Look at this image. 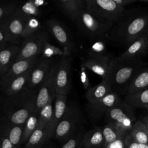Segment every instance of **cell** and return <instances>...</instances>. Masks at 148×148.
I'll return each mask as SVG.
<instances>
[{"label": "cell", "mask_w": 148, "mask_h": 148, "mask_svg": "<svg viewBox=\"0 0 148 148\" xmlns=\"http://www.w3.org/2000/svg\"><path fill=\"white\" fill-rule=\"evenodd\" d=\"M38 88L26 87L12 95L2 94L1 98V106L12 124H25L29 116L35 110Z\"/></svg>", "instance_id": "7a4b0ae2"}, {"label": "cell", "mask_w": 148, "mask_h": 148, "mask_svg": "<svg viewBox=\"0 0 148 148\" xmlns=\"http://www.w3.org/2000/svg\"><path fill=\"white\" fill-rule=\"evenodd\" d=\"M129 132L131 137L137 143L148 144V128L143 121H135Z\"/></svg>", "instance_id": "4316f807"}, {"label": "cell", "mask_w": 148, "mask_h": 148, "mask_svg": "<svg viewBox=\"0 0 148 148\" xmlns=\"http://www.w3.org/2000/svg\"><path fill=\"white\" fill-rule=\"evenodd\" d=\"M122 102L118 94L111 92L97 101L88 102L86 106V110L92 121H97L104 116L109 109Z\"/></svg>", "instance_id": "8fae6325"}, {"label": "cell", "mask_w": 148, "mask_h": 148, "mask_svg": "<svg viewBox=\"0 0 148 148\" xmlns=\"http://www.w3.org/2000/svg\"><path fill=\"white\" fill-rule=\"evenodd\" d=\"M148 53V33L132 42L120 57L128 60H142Z\"/></svg>", "instance_id": "2e32d148"}, {"label": "cell", "mask_w": 148, "mask_h": 148, "mask_svg": "<svg viewBox=\"0 0 148 148\" xmlns=\"http://www.w3.org/2000/svg\"><path fill=\"white\" fill-rule=\"evenodd\" d=\"M53 59L46 58L40 56L39 61L35 64L30 75L27 87L29 88H36L45 80L51 66Z\"/></svg>", "instance_id": "5bb4252c"}, {"label": "cell", "mask_w": 148, "mask_h": 148, "mask_svg": "<svg viewBox=\"0 0 148 148\" xmlns=\"http://www.w3.org/2000/svg\"><path fill=\"white\" fill-rule=\"evenodd\" d=\"M125 103L134 108H148V88L127 94L125 97Z\"/></svg>", "instance_id": "d4e9b609"}, {"label": "cell", "mask_w": 148, "mask_h": 148, "mask_svg": "<svg viewBox=\"0 0 148 148\" xmlns=\"http://www.w3.org/2000/svg\"><path fill=\"white\" fill-rule=\"evenodd\" d=\"M125 137L118 139L114 142L109 145L105 148H125Z\"/></svg>", "instance_id": "ab89813d"}, {"label": "cell", "mask_w": 148, "mask_h": 148, "mask_svg": "<svg viewBox=\"0 0 148 148\" xmlns=\"http://www.w3.org/2000/svg\"><path fill=\"white\" fill-rule=\"evenodd\" d=\"M102 131L105 140L104 148L114 141L124 138L126 134L116 125L109 123L103 127Z\"/></svg>", "instance_id": "83f0119b"}, {"label": "cell", "mask_w": 148, "mask_h": 148, "mask_svg": "<svg viewBox=\"0 0 148 148\" xmlns=\"http://www.w3.org/2000/svg\"><path fill=\"white\" fill-rule=\"evenodd\" d=\"M111 92L113 91L107 82L102 80L98 84L87 90L85 97L88 102H93L102 98Z\"/></svg>", "instance_id": "7402d4cb"}, {"label": "cell", "mask_w": 148, "mask_h": 148, "mask_svg": "<svg viewBox=\"0 0 148 148\" xmlns=\"http://www.w3.org/2000/svg\"><path fill=\"white\" fill-rule=\"evenodd\" d=\"M74 23L79 31L88 39L94 42L107 38L114 23L99 19L84 9Z\"/></svg>", "instance_id": "277c9868"}, {"label": "cell", "mask_w": 148, "mask_h": 148, "mask_svg": "<svg viewBox=\"0 0 148 148\" xmlns=\"http://www.w3.org/2000/svg\"><path fill=\"white\" fill-rule=\"evenodd\" d=\"M85 121L82 111L79 104L75 101H69L65 114L57 125L54 135L60 140L68 139L78 127Z\"/></svg>", "instance_id": "5b68a950"}, {"label": "cell", "mask_w": 148, "mask_h": 148, "mask_svg": "<svg viewBox=\"0 0 148 148\" xmlns=\"http://www.w3.org/2000/svg\"><path fill=\"white\" fill-rule=\"evenodd\" d=\"M67 96L61 94H56L54 102V112L52 120L46 128L48 139L54 134L56 128L63 117L67 106Z\"/></svg>", "instance_id": "e0dca14e"}, {"label": "cell", "mask_w": 148, "mask_h": 148, "mask_svg": "<svg viewBox=\"0 0 148 148\" xmlns=\"http://www.w3.org/2000/svg\"><path fill=\"white\" fill-rule=\"evenodd\" d=\"M84 134L82 132H77L72 135L61 148H78L80 143H83Z\"/></svg>", "instance_id": "8d00e7d4"}, {"label": "cell", "mask_w": 148, "mask_h": 148, "mask_svg": "<svg viewBox=\"0 0 148 148\" xmlns=\"http://www.w3.org/2000/svg\"><path fill=\"white\" fill-rule=\"evenodd\" d=\"M25 124L16 125L10 123L8 131L9 138L14 147H18L22 143Z\"/></svg>", "instance_id": "836d02e7"}, {"label": "cell", "mask_w": 148, "mask_h": 148, "mask_svg": "<svg viewBox=\"0 0 148 148\" xmlns=\"http://www.w3.org/2000/svg\"><path fill=\"white\" fill-rule=\"evenodd\" d=\"M112 57L110 56L100 57H87L82 60L86 68L99 75L102 80H106L109 71Z\"/></svg>", "instance_id": "9a60e30c"}, {"label": "cell", "mask_w": 148, "mask_h": 148, "mask_svg": "<svg viewBox=\"0 0 148 148\" xmlns=\"http://www.w3.org/2000/svg\"><path fill=\"white\" fill-rule=\"evenodd\" d=\"M54 99H50L39 111V127L46 129L50 124L53 116Z\"/></svg>", "instance_id": "f1b7e54d"}, {"label": "cell", "mask_w": 148, "mask_h": 148, "mask_svg": "<svg viewBox=\"0 0 148 148\" xmlns=\"http://www.w3.org/2000/svg\"><path fill=\"white\" fill-rule=\"evenodd\" d=\"M54 3L73 23L86 9L85 0H60Z\"/></svg>", "instance_id": "ac0fdd59"}, {"label": "cell", "mask_w": 148, "mask_h": 148, "mask_svg": "<svg viewBox=\"0 0 148 148\" xmlns=\"http://www.w3.org/2000/svg\"><path fill=\"white\" fill-rule=\"evenodd\" d=\"M71 52L67 49H60L49 42H47L43 49L41 57L46 58H51L54 56H60L61 57L64 56H71Z\"/></svg>", "instance_id": "1f68e13d"}, {"label": "cell", "mask_w": 148, "mask_h": 148, "mask_svg": "<svg viewBox=\"0 0 148 148\" xmlns=\"http://www.w3.org/2000/svg\"><path fill=\"white\" fill-rule=\"evenodd\" d=\"M83 143L86 148H101L104 147L105 140L102 130L96 128L84 134Z\"/></svg>", "instance_id": "cb8c5ba5"}, {"label": "cell", "mask_w": 148, "mask_h": 148, "mask_svg": "<svg viewBox=\"0 0 148 148\" xmlns=\"http://www.w3.org/2000/svg\"><path fill=\"white\" fill-rule=\"evenodd\" d=\"M20 45H9L0 51V78L14 64L19 53Z\"/></svg>", "instance_id": "ffe728a7"}, {"label": "cell", "mask_w": 148, "mask_h": 148, "mask_svg": "<svg viewBox=\"0 0 148 148\" xmlns=\"http://www.w3.org/2000/svg\"><path fill=\"white\" fill-rule=\"evenodd\" d=\"M56 68L57 64H53L45 80L38 88L35 109V110L36 112H39L40 110L46 105L50 99H55L56 95Z\"/></svg>", "instance_id": "30bf717a"}, {"label": "cell", "mask_w": 148, "mask_h": 148, "mask_svg": "<svg viewBox=\"0 0 148 148\" xmlns=\"http://www.w3.org/2000/svg\"><path fill=\"white\" fill-rule=\"evenodd\" d=\"M18 3L16 2H4L0 8V24H5L16 13Z\"/></svg>", "instance_id": "d6a6232c"}, {"label": "cell", "mask_w": 148, "mask_h": 148, "mask_svg": "<svg viewBox=\"0 0 148 148\" xmlns=\"http://www.w3.org/2000/svg\"><path fill=\"white\" fill-rule=\"evenodd\" d=\"M114 1L119 6L125 8L126 6L130 5L135 2H137L138 0H114Z\"/></svg>", "instance_id": "b9f144b4"}, {"label": "cell", "mask_w": 148, "mask_h": 148, "mask_svg": "<svg viewBox=\"0 0 148 148\" xmlns=\"http://www.w3.org/2000/svg\"><path fill=\"white\" fill-rule=\"evenodd\" d=\"M109 56L106 52V45L103 40L94 42L88 51V57H100Z\"/></svg>", "instance_id": "d590c367"}, {"label": "cell", "mask_w": 148, "mask_h": 148, "mask_svg": "<svg viewBox=\"0 0 148 148\" xmlns=\"http://www.w3.org/2000/svg\"><path fill=\"white\" fill-rule=\"evenodd\" d=\"M148 33V10L135 8L126 9L113 24L108 39L127 48L135 40Z\"/></svg>", "instance_id": "6da1fadb"}, {"label": "cell", "mask_w": 148, "mask_h": 148, "mask_svg": "<svg viewBox=\"0 0 148 148\" xmlns=\"http://www.w3.org/2000/svg\"><path fill=\"white\" fill-rule=\"evenodd\" d=\"M27 21L14 14L5 24L12 45H19L21 43V35Z\"/></svg>", "instance_id": "d6986e66"}, {"label": "cell", "mask_w": 148, "mask_h": 148, "mask_svg": "<svg viewBox=\"0 0 148 148\" xmlns=\"http://www.w3.org/2000/svg\"><path fill=\"white\" fill-rule=\"evenodd\" d=\"M138 1L144 3H148V0H138Z\"/></svg>", "instance_id": "bcb514c9"}, {"label": "cell", "mask_w": 148, "mask_h": 148, "mask_svg": "<svg viewBox=\"0 0 148 148\" xmlns=\"http://www.w3.org/2000/svg\"><path fill=\"white\" fill-rule=\"evenodd\" d=\"M56 64V94L67 96L71 88L72 59L71 56L61 57Z\"/></svg>", "instance_id": "9c48e42d"}, {"label": "cell", "mask_w": 148, "mask_h": 148, "mask_svg": "<svg viewBox=\"0 0 148 148\" xmlns=\"http://www.w3.org/2000/svg\"><path fill=\"white\" fill-rule=\"evenodd\" d=\"M2 131L3 132V135L1 137V148H15L9 138L8 131L2 130Z\"/></svg>", "instance_id": "f35d334b"}, {"label": "cell", "mask_w": 148, "mask_h": 148, "mask_svg": "<svg viewBox=\"0 0 148 148\" xmlns=\"http://www.w3.org/2000/svg\"><path fill=\"white\" fill-rule=\"evenodd\" d=\"M39 112L34 110L25 124L22 143L27 142L30 136L39 127Z\"/></svg>", "instance_id": "f546056e"}, {"label": "cell", "mask_w": 148, "mask_h": 148, "mask_svg": "<svg viewBox=\"0 0 148 148\" xmlns=\"http://www.w3.org/2000/svg\"><path fill=\"white\" fill-rule=\"evenodd\" d=\"M147 64L142 60H128L120 56L112 57L108 77L106 80L112 91L119 95L127 94L133 77Z\"/></svg>", "instance_id": "3957f363"}, {"label": "cell", "mask_w": 148, "mask_h": 148, "mask_svg": "<svg viewBox=\"0 0 148 148\" xmlns=\"http://www.w3.org/2000/svg\"><path fill=\"white\" fill-rule=\"evenodd\" d=\"M40 57H35L15 61L7 72L0 79L1 89L4 88L12 80L34 66Z\"/></svg>", "instance_id": "4fadbf2b"}, {"label": "cell", "mask_w": 148, "mask_h": 148, "mask_svg": "<svg viewBox=\"0 0 148 148\" xmlns=\"http://www.w3.org/2000/svg\"><path fill=\"white\" fill-rule=\"evenodd\" d=\"M143 121L145 123V124L146 125L147 127L148 128V114L146 117H144Z\"/></svg>", "instance_id": "ee69618b"}, {"label": "cell", "mask_w": 148, "mask_h": 148, "mask_svg": "<svg viewBox=\"0 0 148 148\" xmlns=\"http://www.w3.org/2000/svg\"><path fill=\"white\" fill-rule=\"evenodd\" d=\"M34 67L12 80L4 88L1 90L2 94L5 95H12L19 92L27 87Z\"/></svg>", "instance_id": "44dd1931"}, {"label": "cell", "mask_w": 148, "mask_h": 148, "mask_svg": "<svg viewBox=\"0 0 148 148\" xmlns=\"http://www.w3.org/2000/svg\"><path fill=\"white\" fill-rule=\"evenodd\" d=\"M86 10L99 19L115 23L123 14L125 8L114 0H85Z\"/></svg>", "instance_id": "8992f818"}, {"label": "cell", "mask_w": 148, "mask_h": 148, "mask_svg": "<svg viewBox=\"0 0 148 148\" xmlns=\"http://www.w3.org/2000/svg\"><path fill=\"white\" fill-rule=\"evenodd\" d=\"M41 29V23L37 17H31L26 23L25 28L21 35V39H23Z\"/></svg>", "instance_id": "e575fe53"}, {"label": "cell", "mask_w": 148, "mask_h": 148, "mask_svg": "<svg viewBox=\"0 0 148 148\" xmlns=\"http://www.w3.org/2000/svg\"><path fill=\"white\" fill-rule=\"evenodd\" d=\"M146 88H148V65L141 68L135 74L129 85L127 94Z\"/></svg>", "instance_id": "603a6c76"}, {"label": "cell", "mask_w": 148, "mask_h": 148, "mask_svg": "<svg viewBox=\"0 0 148 148\" xmlns=\"http://www.w3.org/2000/svg\"><path fill=\"white\" fill-rule=\"evenodd\" d=\"M47 29L55 39L63 47L71 52L76 50V45L66 28L59 21L50 18L46 21Z\"/></svg>", "instance_id": "7c38bea8"}, {"label": "cell", "mask_w": 148, "mask_h": 148, "mask_svg": "<svg viewBox=\"0 0 148 148\" xmlns=\"http://www.w3.org/2000/svg\"><path fill=\"white\" fill-rule=\"evenodd\" d=\"M104 116L107 123L113 124L125 133L130 131L136 119L134 107L124 101L109 109Z\"/></svg>", "instance_id": "52a82bcc"}, {"label": "cell", "mask_w": 148, "mask_h": 148, "mask_svg": "<svg viewBox=\"0 0 148 148\" xmlns=\"http://www.w3.org/2000/svg\"><path fill=\"white\" fill-rule=\"evenodd\" d=\"M34 2L35 3V5L38 6L39 8H40V6H43V5H46L47 2H45V1L43 0H34Z\"/></svg>", "instance_id": "7bdbcfd3"}, {"label": "cell", "mask_w": 148, "mask_h": 148, "mask_svg": "<svg viewBox=\"0 0 148 148\" xmlns=\"http://www.w3.org/2000/svg\"><path fill=\"white\" fill-rule=\"evenodd\" d=\"M47 31L40 29L32 35L22 39L19 53L15 61L41 56L45 43L48 42Z\"/></svg>", "instance_id": "ba28073f"}, {"label": "cell", "mask_w": 148, "mask_h": 148, "mask_svg": "<svg viewBox=\"0 0 148 148\" xmlns=\"http://www.w3.org/2000/svg\"><path fill=\"white\" fill-rule=\"evenodd\" d=\"M125 146L127 148H139V143L134 140L130 135L125 137Z\"/></svg>", "instance_id": "60d3db41"}, {"label": "cell", "mask_w": 148, "mask_h": 148, "mask_svg": "<svg viewBox=\"0 0 148 148\" xmlns=\"http://www.w3.org/2000/svg\"><path fill=\"white\" fill-rule=\"evenodd\" d=\"M146 110H147V113H148V108H146Z\"/></svg>", "instance_id": "7dc6e473"}, {"label": "cell", "mask_w": 148, "mask_h": 148, "mask_svg": "<svg viewBox=\"0 0 148 148\" xmlns=\"http://www.w3.org/2000/svg\"><path fill=\"white\" fill-rule=\"evenodd\" d=\"M139 148H148V144H142L139 143Z\"/></svg>", "instance_id": "f6af8a7d"}, {"label": "cell", "mask_w": 148, "mask_h": 148, "mask_svg": "<svg viewBox=\"0 0 148 148\" xmlns=\"http://www.w3.org/2000/svg\"><path fill=\"white\" fill-rule=\"evenodd\" d=\"M48 139L46 129L38 127L26 143V148H38Z\"/></svg>", "instance_id": "4dcf8cb0"}, {"label": "cell", "mask_w": 148, "mask_h": 148, "mask_svg": "<svg viewBox=\"0 0 148 148\" xmlns=\"http://www.w3.org/2000/svg\"><path fill=\"white\" fill-rule=\"evenodd\" d=\"M41 13L40 8L37 6L34 0H30L18 6L15 15L26 20L31 17H37Z\"/></svg>", "instance_id": "484cf974"}, {"label": "cell", "mask_w": 148, "mask_h": 148, "mask_svg": "<svg viewBox=\"0 0 148 148\" xmlns=\"http://www.w3.org/2000/svg\"><path fill=\"white\" fill-rule=\"evenodd\" d=\"M87 69L86 68V66L82 62V64H81L80 69V80L83 86V87L86 90L89 88V85H90L88 76L86 71Z\"/></svg>", "instance_id": "74e56055"}]
</instances>
